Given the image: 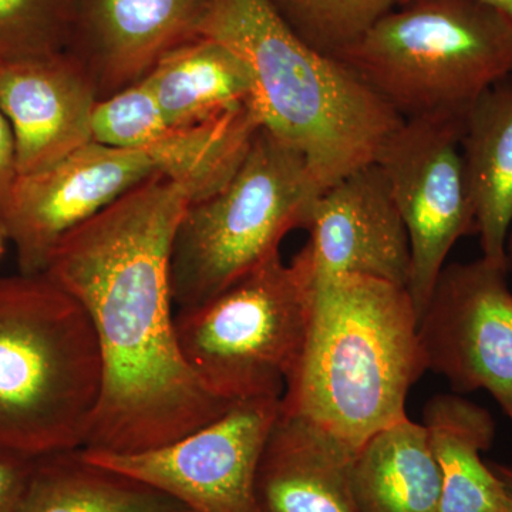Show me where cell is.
Instances as JSON below:
<instances>
[{
	"label": "cell",
	"instance_id": "6da1fadb",
	"mask_svg": "<svg viewBox=\"0 0 512 512\" xmlns=\"http://www.w3.org/2000/svg\"><path fill=\"white\" fill-rule=\"evenodd\" d=\"M190 202L181 185L151 175L64 235L50 255L45 274L82 303L103 360L84 450L165 446L234 404L195 376L175 335L171 251Z\"/></svg>",
	"mask_w": 512,
	"mask_h": 512
},
{
	"label": "cell",
	"instance_id": "7a4b0ae2",
	"mask_svg": "<svg viewBox=\"0 0 512 512\" xmlns=\"http://www.w3.org/2000/svg\"><path fill=\"white\" fill-rule=\"evenodd\" d=\"M426 372L406 286L356 275L319 279L281 409L357 454L370 437L409 417L407 396Z\"/></svg>",
	"mask_w": 512,
	"mask_h": 512
},
{
	"label": "cell",
	"instance_id": "3957f363",
	"mask_svg": "<svg viewBox=\"0 0 512 512\" xmlns=\"http://www.w3.org/2000/svg\"><path fill=\"white\" fill-rule=\"evenodd\" d=\"M198 36L247 63L262 127L305 158L322 190L375 163L404 121L345 63L296 35L269 0H210Z\"/></svg>",
	"mask_w": 512,
	"mask_h": 512
},
{
	"label": "cell",
	"instance_id": "277c9868",
	"mask_svg": "<svg viewBox=\"0 0 512 512\" xmlns=\"http://www.w3.org/2000/svg\"><path fill=\"white\" fill-rule=\"evenodd\" d=\"M101 386L82 303L46 274L0 278V447L32 458L83 448Z\"/></svg>",
	"mask_w": 512,
	"mask_h": 512
},
{
	"label": "cell",
	"instance_id": "5b68a950",
	"mask_svg": "<svg viewBox=\"0 0 512 512\" xmlns=\"http://www.w3.org/2000/svg\"><path fill=\"white\" fill-rule=\"evenodd\" d=\"M333 56L403 120L467 114L512 79V22L478 0H410Z\"/></svg>",
	"mask_w": 512,
	"mask_h": 512
},
{
	"label": "cell",
	"instance_id": "8992f818",
	"mask_svg": "<svg viewBox=\"0 0 512 512\" xmlns=\"http://www.w3.org/2000/svg\"><path fill=\"white\" fill-rule=\"evenodd\" d=\"M322 191L305 158L262 127L229 183L184 212L171 251L174 305L197 308L279 252Z\"/></svg>",
	"mask_w": 512,
	"mask_h": 512
},
{
	"label": "cell",
	"instance_id": "52a82bcc",
	"mask_svg": "<svg viewBox=\"0 0 512 512\" xmlns=\"http://www.w3.org/2000/svg\"><path fill=\"white\" fill-rule=\"evenodd\" d=\"M315 276L305 249L256 265L210 301L174 316L178 348L195 376L228 402L282 399L301 360Z\"/></svg>",
	"mask_w": 512,
	"mask_h": 512
},
{
	"label": "cell",
	"instance_id": "ba28073f",
	"mask_svg": "<svg viewBox=\"0 0 512 512\" xmlns=\"http://www.w3.org/2000/svg\"><path fill=\"white\" fill-rule=\"evenodd\" d=\"M466 116L433 114L404 120L375 161L409 237L406 289L419 320L451 249L466 235L477 234L476 211L461 157Z\"/></svg>",
	"mask_w": 512,
	"mask_h": 512
},
{
	"label": "cell",
	"instance_id": "9c48e42d",
	"mask_svg": "<svg viewBox=\"0 0 512 512\" xmlns=\"http://www.w3.org/2000/svg\"><path fill=\"white\" fill-rule=\"evenodd\" d=\"M281 399L235 402L200 429L165 446L133 454L84 456L171 495L191 512H261L256 476Z\"/></svg>",
	"mask_w": 512,
	"mask_h": 512
},
{
	"label": "cell",
	"instance_id": "30bf717a",
	"mask_svg": "<svg viewBox=\"0 0 512 512\" xmlns=\"http://www.w3.org/2000/svg\"><path fill=\"white\" fill-rule=\"evenodd\" d=\"M510 264L480 259L444 266L419 320L427 370L456 392L485 390L512 420Z\"/></svg>",
	"mask_w": 512,
	"mask_h": 512
},
{
	"label": "cell",
	"instance_id": "8fae6325",
	"mask_svg": "<svg viewBox=\"0 0 512 512\" xmlns=\"http://www.w3.org/2000/svg\"><path fill=\"white\" fill-rule=\"evenodd\" d=\"M157 174L144 151L90 143L59 163L19 175L0 224L20 274H45L64 235Z\"/></svg>",
	"mask_w": 512,
	"mask_h": 512
},
{
	"label": "cell",
	"instance_id": "7c38bea8",
	"mask_svg": "<svg viewBox=\"0 0 512 512\" xmlns=\"http://www.w3.org/2000/svg\"><path fill=\"white\" fill-rule=\"evenodd\" d=\"M305 249L315 281L356 275L407 286L410 244L389 184L376 163L325 188L309 212Z\"/></svg>",
	"mask_w": 512,
	"mask_h": 512
},
{
	"label": "cell",
	"instance_id": "4fadbf2b",
	"mask_svg": "<svg viewBox=\"0 0 512 512\" xmlns=\"http://www.w3.org/2000/svg\"><path fill=\"white\" fill-rule=\"evenodd\" d=\"M97 101L92 77L67 50L0 62V109L15 137L19 175L46 170L93 143Z\"/></svg>",
	"mask_w": 512,
	"mask_h": 512
},
{
	"label": "cell",
	"instance_id": "5bb4252c",
	"mask_svg": "<svg viewBox=\"0 0 512 512\" xmlns=\"http://www.w3.org/2000/svg\"><path fill=\"white\" fill-rule=\"evenodd\" d=\"M210 0H76L72 53L99 100L140 82L198 30Z\"/></svg>",
	"mask_w": 512,
	"mask_h": 512
},
{
	"label": "cell",
	"instance_id": "9a60e30c",
	"mask_svg": "<svg viewBox=\"0 0 512 512\" xmlns=\"http://www.w3.org/2000/svg\"><path fill=\"white\" fill-rule=\"evenodd\" d=\"M356 453L311 421L279 412L258 476L261 512H359L350 467Z\"/></svg>",
	"mask_w": 512,
	"mask_h": 512
},
{
	"label": "cell",
	"instance_id": "2e32d148",
	"mask_svg": "<svg viewBox=\"0 0 512 512\" xmlns=\"http://www.w3.org/2000/svg\"><path fill=\"white\" fill-rule=\"evenodd\" d=\"M461 157L484 258L511 264L512 79L495 84L468 110Z\"/></svg>",
	"mask_w": 512,
	"mask_h": 512
},
{
	"label": "cell",
	"instance_id": "e0dca14e",
	"mask_svg": "<svg viewBox=\"0 0 512 512\" xmlns=\"http://www.w3.org/2000/svg\"><path fill=\"white\" fill-rule=\"evenodd\" d=\"M423 426L443 481L439 512H512L511 495L481 458L495 437L487 409L456 394H437L424 407Z\"/></svg>",
	"mask_w": 512,
	"mask_h": 512
},
{
	"label": "cell",
	"instance_id": "ac0fdd59",
	"mask_svg": "<svg viewBox=\"0 0 512 512\" xmlns=\"http://www.w3.org/2000/svg\"><path fill=\"white\" fill-rule=\"evenodd\" d=\"M350 483L359 512H439L443 481L423 423L407 417L370 437Z\"/></svg>",
	"mask_w": 512,
	"mask_h": 512
},
{
	"label": "cell",
	"instance_id": "d6986e66",
	"mask_svg": "<svg viewBox=\"0 0 512 512\" xmlns=\"http://www.w3.org/2000/svg\"><path fill=\"white\" fill-rule=\"evenodd\" d=\"M144 79L171 126L198 123L255 103L251 70L227 45L207 36L188 40L161 57Z\"/></svg>",
	"mask_w": 512,
	"mask_h": 512
},
{
	"label": "cell",
	"instance_id": "ffe728a7",
	"mask_svg": "<svg viewBox=\"0 0 512 512\" xmlns=\"http://www.w3.org/2000/svg\"><path fill=\"white\" fill-rule=\"evenodd\" d=\"M19 512H191L171 495L101 466L82 448L35 458Z\"/></svg>",
	"mask_w": 512,
	"mask_h": 512
},
{
	"label": "cell",
	"instance_id": "44dd1931",
	"mask_svg": "<svg viewBox=\"0 0 512 512\" xmlns=\"http://www.w3.org/2000/svg\"><path fill=\"white\" fill-rule=\"evenodd\" d=\"M262 128L254 101L198 123L170 126L144 153L157 174L187 190L191 202L211 197L229 183Z\"/></svg>",
	"mask_w": 512,
	"mask_h": 512
},
{
	"label": "cell",
	"instance_id": "7402d4cb",
	"mask_svg": "<svg viewBox=\"0 0 512 512\" xmlns=\"http://www.w3.org/2000/svg\"><path fill=\"white\" fill-rule=\"evenodd\" d=\"M309 46L336 56L396 8L397 0H269Z\"/></svg>",
	"mask_w": 512,
	"mask_h": 512
},
{
	"label": "cell",
	"instance_id": "603a6c76",
	"mask_svg": "<svg viewBox=\"0 0 512 512\" xmlns=\"http://www.w3.org/2000/svg\"><path fill=\"white\" fill-rule=\"evenodd\" d=\"M76 0H0V62L69 49Z\"/></svg>",
	"mask_w": 512,
	"mask_h": 512
},
{
	"label": "cell",
	"instance_id": "cb8c5ba5",
	"mask_svg": "<svg viewBox=\"0 0 512 512\" xmlns=\"http://www.w3.org/2000/svg\"><path fill=\"white\" fill-rule=\"evenodd\" d=\"M170 126L146 79L97 101L92 117L94 143L121 150L147 151Z\"/></svg>",
	"mask_w": 512,
	"mask_h": 512
},
{
	"label": "cell",
	"instance_id": "d4e9b609",
	"mask_svg": "<svg viewBox=\"0 0 512 512\" xmlns=\"http://www.w3.org/2000/svg\"><path fill=\"white\" fill-rule=\"evenodd\" d=\"M35 458L0 447V512H19Z\"/></svg>",
	"mask_w": 512,
	"mask_h": 512
},
{
	"label": "cell",
	"instance_id": "484cf974",
	"mask_svg": "<svg viewBox=\"0 0 512 512\" xmlns=\"http://www.w3.org/2000/svg\"><path fill=\"white\" fill-rule=\"evenodd\" d=\"M18 177L15 137L5 113L0 109V218Z\"/></svg>",
	"mask_w": 512,
	"mask_h": 512
},
{
	"label": "cell",
	"instance_id": "4316f807",
	"mask_svg": "<svg viewBox=\"0 0 512 512\" xmlns=\"http://www.w3.org/2000/svg\"><path fill=\"white\" fill-rule=\"evenodd\" d=\"M491 470L494 471L495 476L500 478L501 483L504 484L505 490L512 497V467L504 466V464L488 463Z\"/></svg>",
	"mask_w": 512,
	"mask_h": 512
},
{
	"label": "cell",
	"instance_id": "83f0119b",
	"mask_svg": "<svg viewBox=\"0 0 512 512\" xmlns=\"http://www.w3.org/2000/svg\"><path fill=\"white\" fill-rule=\"evenodd\" d=\"M407 2H410V0H397V6L404 5ZM478 2L498 10L512 22V0H478Z\"/></svg>",
	"mask_w": 512,
	"mask_h": 512
},
{
	"label": "cell",
	"instance_id": "f1b7e54d",
	"mask_svg": "<svg viewBox=\"0 0 512 512\" xmlns=\"http://www.w3.org/2000/svg\"><path fill=\"white\" fill-rule=\"evenodd\" d=\"M5 231H3L2 224H0V256L5 252V241H6Z\"/></svg>",
	"mask_w": 512,
	"mask_h": 512
},
{
	"label": "cell",
	"instance_id": "f546056e",
	"mask_svg": "<svg viewBox=\"0 0 512 512\" xmlns=\"http://www.w3.org/2000/svg\"><path fill=\"white\" fill-rule=\"evenodd\" d=\"M507 255H508V259H510V261L512 262V231L510 232V237H508Z\"/></svg>",
	"mask_w": 512,
	"mask_h": 512
}]
</instances>
